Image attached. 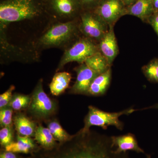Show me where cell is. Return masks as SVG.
Instances as JSON below:
<instances>
[{
  "label": "cell",
  "instance_id": "6da1fadb",
  "mask_svg": "<svg viewBox=\"0 0 158 158\" xmlns=\"http://www.w3.org/2000/svg\"><path fill=\"white\" fill-rule=\"evenodd\" d=\"M55 148L44 158H130L127 152H116L111 136L90 130L79 131Z\"/></svg>",
  "mask_w": 158,
  "mask_h": 158
},
{
  "label": "cell",
  "instance_id": "7a4b0ae2",
  "mask_svg": "<svg viewBox=\"0 0 158 158\" xmlns=\"http://www.w3.org/2000/svg\"><path fill=\"white\" fill-rule=\"evenodd\" d=\"M38 12L34 0H5L0 6L1 22L5 23L31 19Z\"/></svg>",
  "mask_w": 158,
  "mask_h": 158
},
{
  "label": "cell",
  "instance_id": "3957f363",
  "mask_svg": "<svg viewBox=\"0 0 158 158\" xmlns=\"http://www.w3.org/2000/svg\"><path fill=\"white\" fill-rule=\"evenodd\" d=\"M88 113L84 120V127L80 130L83 132L90 130V127L93 126L99 127L104 129H106L110 126H113L120 131H122L123 123L119 119L122 115H128L136 110L133 108L123 110L120 112L110 113L105 112L93 106L88 107Z\"/></svg>",
  "mask_w": 158,
  "mask_h": 158
},
{
  "label": "cell",
  "instance_id": "277c9868",
  "mask_svg": "<svg viewBox=\"0 0 158 158\" xmlns=\"http://www.w3.org/2000/svg\"><path fill=\"white\" fill-rule=\"evenodd\" d=\"M29 112L37 119H46L53 115L57 109L55 102L51 99L43 88V81H38L31 97Z\"/></svg>",
  "mask_w": 158,
  "mask_h": 158
},
{
  "label": "cell",
  "instance_id": "5b68a950",
  "mask_svg": "<svg viewBox=\"0 0 158 158\" xmlns=\"http://www.w3.org/2000/svg\"><path fill=\"white\" fill-rule=\"evenodd\" d=\"M75 23L73 22L56 24L39 39V45L43 47H59L70 40L76 32Z\"/></svg>",
  "mask_w": 158,
  "mask_h": 158
},
{
  "label": "cell",
  "instance_id": "8992f818",
  "mask_svg": "<svg viewBox=\"0 0 158 158\" xmlns=\"http://www.w3.org/2000/svg\"><path fill=\"white\" fill-rule=\"evenodd\" d=\"M98 52L97 47L90 39L80 40L65 51L59 62L58 70L69 62L84 63L88 58Z\"/></svg>",
  "mask_w": 158,
  "mask_h": 158
},
{
  "label": "cell",
  "instance_id": "52a82bcc",
  "mask_svg": "<svg viewBox=\"0 0 158 158\" xmlns=\"http://www.w3.org/2000/svg\"><path fill=\"white\" fill-rule=\"evenodd\" d=\"M108 25L97 15H84L81 17V28L87 37L100 41L109 31Z\"/></svg>",
  "mask_w": 158,
  "mask_h": 158
},
{
  "label": "cell",
  "instance_id": "ba28073f",
  "mask_svg": "<svg viewBox=\"0 0 158 158\" xmlns=\"http://www.w3.org/2000/svg\"><path fill=\"white\" fill-rule=\"evenodd\" d=\"M124 5L121 0H104L97 9L96 15L110 26L113 25L125 14Z\"/></svg>",
  "mask_w": 158,
  "mask_h": 158
},
{
  "label": "cell",
  "instance_id": "9c48e42d",
  "mask_svg": "<svg viewBox=\"0 0 158 158\" xmlns=\"http://www.w3.org/2000/svg\"><path fill=\"white\" fill-rule=\"evenodd\" d=\"M75 71L77 80L71 89L70 93L88 95L90 85L95 77L99 75L98 74L89 68L85 63H82L76 68Z\"/></svg>",
  "mask_w": 158,
  "mask_h": 158
},
{
  "label": "cell",
  "instance_id": "30bf717a",
  "mask_svg": "<svg viewBox=\"0 0 158 158\" xmlns=\"http://www.w3.org/2000/svg\"><path fill=\"white\" fill-rule=\"evenodd\" d=\"M113 26H110L106 34L100 41V52L107 59L110 65L118 55V49Z\"/></svg>",
  "mask_w": 158,
  "mask_h": 158
},
{
  "label": "cell",
  "instance_id": "8fae6325",
  "mask_svg": "<svg viewBox=\"0 0 158 158\" xmlns=\"http://www.w3.org/2000/svg\"><path fill=\"white\" fill-rule=\"evenodd\" d=\"M115 151L118 153L133 151L138 153H145L144 150L139 146L135 136L131 133L118 136H111Z\"/></svg>",
  "mask_w": 158,
  "mask_h": 158
},
{
  "label": "cell",
  "instance_id": "7c38bea8",
  "mask_svg": "<svg viewBox=\"0 0 158 158\" xmlns=\"http://www.w3.org/2000/svg\"><path fill=\"white\" fill-rule=\"evenodd\" d=\"M154 12L153 0H137L135 3L126 9L125 15H134L143 21L148 22Z\"/></svg>",
  "mask_w": 158,
  "mask_h": 158
},
{
  "label": "cell",
  "instance_id": "4fadbf2b",
  "mask_svg": "<svg viewBox=\"0 0 158 158\" xmlns=\"http://www.w3.org/2000/svg\"><path fill=\"white\" fill-rule=\"evenodd\" d=\"M111 76L112 72L110 68L96 77L90 85L88 95L98 96L104 94L110 86Z\"/></svg>",
  "mask_w": 158,
  "mask_h": 158
},
{
  "label": "cell",
  "instance_id": "5bb4252c",
  "mask_svg": "<svg viewBox=\"0 0 158 158\" xmlns=\"http://www.w3.org/2000/svg\"><path fill=\"white\" fill-rule=\"evenodd\" d=\"M13 123L19 135L31 137L34 135L37 127L34 122L23 114L15 115Z\"/></svg>",
  "mask_w": 158,
  "mask_h": 158
},
{
  "label": "cell",
  "instance_id": "9a60e30c",
  "mask_svg": "<svg viewBox=\"0 0 158 158\" xmlns=\"http://www.w3.org/2000/svg\"><path fill=\"white\" fill-rule=\"evenodd\" d=\"M35 144L31 137L18 135L16 141H12L5 147L6 151L13 153L27 154L35 148Z\"/></svg>",
  "mask_w": 158,
  "mask_h": 158
},
{
  "label": "cell",
  "instance_id": "2e32d148",
  "mask_svg": "<svg viewBox=\"0 0 158 158\" xmlns=\"http://www.w3.org/2000/svg\"><path fill=\"white\" fill-rule=\"evenodd\" d=\"M71 78V75L69 73L63 72L56 73L50 85L52 94L59 96L63 93L68 88Z\"/></svg>",
  "mask_w": 158,
  "mask_h": 158
},
{
  "label": "cell",
  "instance_id": "e0dca14e",
  "mask_svg": "<svg viewBox=\"0 0 158 158\" xmlns=\"http://www.w3.org/2000/svg\"><path fill=\"white\" fill-rule=\"evenodd\" d=\"M34 136L36 141L46 150H51L57 146L56 140L48 127L40 125L36 129Z\"/></svg>",
  "mask_w": 158,
  "mask_h": 158
},
{
  "label": "cell",
  "instance_id": "ac0fdd59",
  "mask_svg": "<svg viewBox=\"0 0 158 158\" xmlns=\"http://www.w3.org/2000/svg\"><path fill=\"white\" fill-rule=\"evenodd\" d=\"M84 63L99 75L104 73L111 68V65L107 59L100 51L88 58Z\"/></svg>",
  "mask_w": 158,
  "mask_h": 158
},
{
  "label": "cell",
  "instance_id": "d6986e66",
  "mask_svg": "<svg viewBox=\"0 0 158 158\" xmlns=\"http://www.w3.org/2000/svg\"><path fill=\"white\" fill-rule=\"evenodd\" d=\"M47 126L54 138L60 143L69 141L73 136L71 135L63 129L57 120L54 119L48 122Z\"/></svg>",
  "mask_w": 158,
  "mask_h": 158
},
{
  "label": "cell",
  "instance_id": "ffe728a7",
  "mask_svg": "<svg viewBox=\"0 0 158 158\" xmlns=\"http://www.w3.org/2000/svg\"><path fill=\"white\" fill-rule=\"evenodd\" d=\"M31 97L24 94H16L12 96L9 106L15 111H20L28 107Z\"/></svg>",
  "mask_w": 158,
  "mask_h": 158
},
{
  "label": "cell",
  "instance_id": "44dd1931",
  "mask_svg": "<svg viewBox=\"0 0 158 158\" xmlns=\"http://www.w3.org/2000/svg\"><path fill=\"white\" fill-rule=\"evenodd\" d=\"M142 72L149 81L158 83V59H153L143 66Z\"/></svg>",
  "mask_w": 158,
  "mask_h": 158
},
{
  "label": "cell",
  "instance_id": "7402d4cb",
  "mask_svg": "<svg viewBox=\"0 0 158 158\" xmlns=\"http://www.w3.org/2000/svg\"><path fill=\"white\" fill-rule=\"evenodd\" d=\"M55 6L60 14L69 15L72 13L74 10L73 0H55Z\"/></svg>",
  "mask_w": 158,
  "mask_h": 158
},
{
  "label": "cell",
  "instance_id": "603a6c76",
  "mask_svg": "<svg viewBox=\"0 0 158 158\" xmlns=\"http://www.w3.org/2000/svg\"><path fill=\"white\" fill-rule=\"evenodd\" d=\"M13 110L9 106L1 109L0 125L2 127H11L12 123Z\"/></svg>",
  "mask_w": 158,
  "mask_h": 158
},
{
  "label": "cell",
  "instance_id": "cb8c5ba5",
  "mask_svg": "<svg viewBox=\"0 0 158 158\" xmlns=\"http://www.w3.org/2000/svg\"><path fill=\"white\" fill-rule=\"evenodd\" d=\"M13 132L11 127H2L0 131V143L3 146H7L12 142Z\"/></svg>",
  "mask_w": 158,
  "mask_h": 158
},
{
  "label": "cell",
  "instance_id": "d4e9b609",
  "mask_svg": "<svg viewBox=\"0 0 158 158\" xmlns=\"http://www.w3.org/2000/svg\"><path fill=\"white\" fill-rule=\"evenodd\" d=\"M15 89L14 85H11L6 92L0 95V109H2L9 106L12 97V93Z\"/></svg>",
  "mask_w": 158,
  "mask_h": 158
},
{
  "label": "cell",
  "instance_id": "484cf974",
  "mask_svg": "<svg viewBox=\"0 0 158 158\" xmlns=\"http://www.w3.org/2000/svg\"><path fill=\"white\" fill-rule=\"evenodd\" d=\"M154 29L158 38V12H154L148 22Z\"/></svg>",
  "mask_w": 158,
  "mask_h": 158
},
{
  "label": "cell",
  "instance_id": "4316f807",
  "mask_svg": "<svg viewBox=\"0 0 158 158\" xmlns=\"http://www.w3.org/2000/svg\"><path fill=\"white\" fill-rule=\"evenodd\" d=\"M0 158H17L14 153L6 151L0 155Z\"/></svg>",
  "mask_w": 158,
  "mask_h": 158
},
{
  "label": "cell",
  "instance_id": "83f0119b",
  "mask_svg": "<svg viewBox=\"0 0 158 158\" xmlns=\"http://www.w3.org/2000/svg\"><path fill=\"white\" fill-rule=\"evenodd\" d=\"M121 1L124 4V6L129 7L133 5L134 3H135L137 0H121Z\"/></svg>",
  "mask_w": 158,
  "mask_h": 158
},
{
  "label": "cell",
  "instance_id": "f1b7e54d",
  "mask_svg": "<svg viewBox=\"0 0 158 158\" xmlns=\"http://www.w3.org/2000/svg\"><path fill=\"white\" fill-rule=\"evenodd\" d=\"M154 12H158V0H153Z\"/></svg>",
  "mask_w": 158,
  "mask_h": 158
},
{
  "label": "cell",
  "instance_id": "f546056e",
  "mask_svg": "<svg viewBox=\"0 0 158 158\" xmlns=\"http://www.w3.org/2000/svg\"><path fill=\"white\" fill-rule=\"evenodd\" d=\"M98 0H83V2L85 3H88V4H90L96 2Z\"/></svg>",
  "mask_w": 158,
  "mask_h": 158
},
{
  "label": "cell",
  "instance_id": "4dcf8cb0",
  "mask_svg": "<svg viewBox=\"0 0 158 158\" xmlns=\"http://www.w3.org/2000/svg\"><path fill=\"white\" fill-rule=\"evenodd\" d=\"M158 109V103L156 104H155L153 105V106H152L149 107H148L146 108V109Z\"/></svg>",
  "mask_w": 158,
  "mask_h": 158
},
{
  "label": "cell",
  "instance_id": "1f68e13d",
  "mask_svg": "<svg viewBox=\"0 0 158 158\" xmlns=\"http://www.w3.org/2000/svg\"><path fill=\"white\" fill-rule=\"evenodd\" d=\"M146 156H146V158H151V157L150 155H147Z\"/></svg>",
  "mask_w": 158,
  "mask_h": 158
}]
</instances>
